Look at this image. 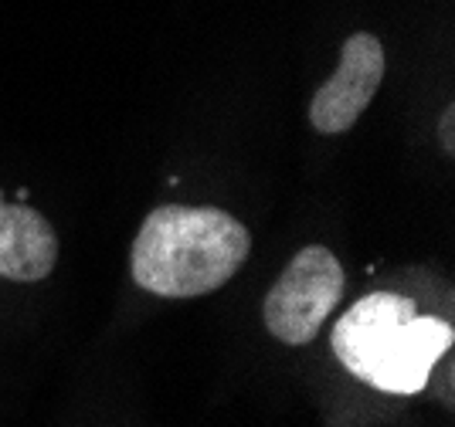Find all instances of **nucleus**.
Returning <instances> with one entry per match:
<instances>
[{
	"label": "nucleus",
	"mask_w": 455,
	"mask_h": 427,
	"mask_svg": "<svg viewBox=\"0 0 455 427\" xmlns=\"http://www.w3.org/2000/svg\"><path fill=\"white\" fill-rule=\"evenodd\" d=\"M380 78H384V48L374 35H350L343 41L340 68L333 78L320 85V92L309 102V123L323 136H337L347 132L361 112L371 106V99L378 95Z\"/></svg>",
	"instance_id": "nucleus-4"
},
{
	"label": "nucleus",
	"mask_w": 455,
	"mask_h": 427,
	"mask_svg": "<svg viewBox=\"0 0 455 427\" xmlns=\"http://www.w3.org/2000/svg\"><path fill=\"white\" fill-rule=\"evenodd\" d=\"M58 238L55 227L28 204L0 201V279L41 281L55 272Z\"/></svg>",
	"instance_id": "nucleus-5"
},
{
	"label": "nucleus",
	"mask_w": 455,
	"mask_h": 427,
	"mask_svg": "<svg viewBox=\"0 0 455 427\" xmlns=\"http://www.w3.org/2000/svg\"><path fill=\"white\" fill-rule=\"evenodd\" d=\"M442 143H445V149L452 153V109L442 115Z\"/></svg>",
	"instance_id": "nucleus-6"
},
{
	"label": "nucleus",
	"mask_w": 455,
	"mask_h": 427,
	"mask_svg": "<svg viewBox=\"0 0 455 427\" xmlns=\"http://www.w3.org/2000/svg\"><path fill=\"white\" fill-rule=\"evenodd\" d=\"M445 319L418 316L415 302L398 292H374L354 302L333 326V353L357 380L384 393H421L435 363L452 350Z\"/></svg>",
	"instance_id": "nucleus-2"
},
{
	"label": "nucleus",
	"mask_w": 455,
	"mask_h": 427,
	"mask_svg": "<svg viewBox=\"0 0 455 427\" xmlns=\"http://www.w3.org/2000/svg\"><path fill=\"white\" fill-rule=\"evenodd\" d=\"M343 281V265L330 248H299L266 298V329L285 346L313 343L340 302Z\"/></svg>",
	"instance_id": "nucleus-3"
},
{
	"label": "nucleus",
	"mask_w": 455,
	"mask_h": 427,
	"mask_svg": "<svg viewBox=\"0 0 455 427\" xmlns=\"http://www.w3.org/2000/svg\"><path fill=\"white\" fill-rule=\"evenodd\" d=\"M251 234L218 207L164 204L143 221L130 268L140 289L160 298H197L238 275Z\"/></svg>",
	"instance_id": "nucleus-1"
}]
</instances>
